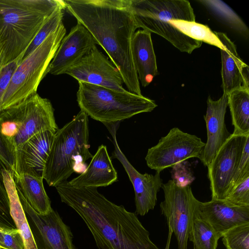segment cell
<instances>
[{"label": "cell", "mask_w": 249, "mask_h": 249, "mask_svg": "<svg viewBox=\"0 0 249 249\" xmlns=\"http://www.w3.org/2000/svg\"><path fill=\"white\" fill-rule=\"evenodd\" d=\"M138 28L155 33L182 52L191 54L202 42L193 39L177 29L172 20L195 21L194 10L186 0H130Z\"/></svg>", "instance_id": "8992f818"}, {"label": "cell", "mask_w": 249, "mask_h": 249, "mask_svg": "<svg viewBox=\"0 0 249 249\" xmlns=\"http://www.w3.org/2000/svg\"><path fill=\"white\" fill-rule=\"evenodd\" d=\"M194 249H197L196 248V247H194Z\"/></svg>", "instance_id": "74e56055"}, {"label": "cell", "mask_w": 249, "mask_h": 249, "mask_svg": "<svg viewBox=\"0 0 249 249\" xmlns=\"http://www.w3.org/2000/svg\"><path fill=\"white\" fill-rule=\"evenodd\" d=\"M66 9L83 25L120 71L128 91L142 95L131 54L138 27L130 0H64Z\"/></svg>", "instance_id": "7a4b0ae2"}, {"label": "cell", "mask_w": 249, "mask_h": 249, "mask_svg": "<svg viewBox=\"0 0 249 249\" xmlns=\"http://www.w3.org/2000/svg\"><path fill=\"white\" fill-rule=\"evenodd\" d=\"M214 32L224 48L220 49L223 93L228 95L240 88L249 89V66L239 57L235 45L226 34Z\"/></svg>", "instance_id": "ac0fdd59"}, {"label": "cell", "mask_w": 249, "mask_h": 249, "mask_svg": "<svg viewBox=\"0 0 249 249\" xmlns=\"http://www.w3.org/2000/svg\"><path fill=\"white\" fill-rule=\"evenodd\" d=\"M249 137L232 133L207 166L212 199L226 198Z\"/></svg>", "instance_id": "7c38bea8"}, {"label": "cell", "mask_w": 249, "mask_h": 249, "mask_svg": "<svg viewBox=\"0 0 249 249\" xmlns=\"http://www.w3.org/2000/svg\"><path fill=\"white\" fill-rule=\"evenodd\" d=\"M88 116L79 113L55 132L42 177L49 186L67 181L80 165L93 157L89 151Z\"/></svg>", "instance_id": "277c9868"}, {"label": "cell", "mask_w": 249, "mask_h": 249, "mask_svg": "<svg viewBox=\"0 0 249 249\" xmlns=\"http://www.w3.org/2000/svg\"><path fill=\"white\" fill-rule=\"evenodd\" d=\"M25 53H21L16 59L6 65L0 62V112L2 100L11 78L22 61Z\"/></svg>", "instance_id": "d6a6232c"}, {"label": "cell", "mask_w": 249, "mask_h": 249, "mask_svg": "<svg viewBox=\"0 0 249 249\" xmlns=\"http://www.w3.org/2000/svg\"><path fill=\"white\" fill-rule=\"evenodd\" d=\"M67 74L78 82H85L120 92H126L122 75L108 57L96 46L79 62L69 68Z\"/></svg>", "instance_id": "5bb4252c"}, {"label": "cell", "mask_w": 249, "mask_h": 249, "mask_svg": "<svg viewBox=\"0 0 249 249\" xmlns=\"http://www.w3.org/2000/svg\"><path fill=\"white\" fill-rule=\"evenodd\" d=\"M171 23L181 32L195 40L213 45L220 49L224 46L215 34L207 25L196 21L172 20Z\"/></svg>", "instance_id": "484cf974"}, {"label": "cell", "mask_w": 249, "mask_h": 249, "mask_svg": "<svg viewBox=\"0 0 249 249\" xmlns=\"http://www.w3.org/2000/svg\"><path fill=\"white\" fill-rule=\"evenodd\" d=\"M66 9L63 3L59 6L46 20L35 38L27 48L22 59L27 57L37 49L53 32L63 23L64 10Z\"/></svg>", "instance_id": "4316f807"}, {"label": "cell", "mask_w": 249, "mask_h": 249, "mask_svg": "<svg viewBox=\"0 0 249 249\" xmlns=\"http://www.w3.org/2000/svg\"><path fill=\"white\" fill-rule=\"evenodd\" d=\"M63 3L57 0H0V62L25 53L43 24Z\"/></svg>", "instance_id": "3957f363"}, {"label": "cell", "mask_w": 249, "mask_h": 249, "mask_svg": "<svg viewBox=\"0 0 249 249\" xmlns=\"http://www.w3.org/2000/svg\"><path fill=\"white\" fill-rule=\"evenodd\" d=\"M15 167L14 156L0 133V169L12 172Z\"/></svg>", "instance_id": "e575fe53"}, {"label": "cell", "mask_w": 249, "mask_h": 249, "mask_svg": "<svg viewBox=\"0 0 249 249\" xmlns=\"http://www.w3.org/2000/svg\"><path fill=\"white\" fill-rule=\"evenodd\" d=\"M207 110L204 116L207 128V140L199 159L205 166L212 162L217 151L231 136L225 123L228 107V94H223L217 100L209 96Z\"/></svg>", "instance_id": "e0dca14e"}, {"label": "cell", "mask_w": 249, "mask_h": 249, "mask_svg": "<svg viewBox=\"0 0 249 249\" xmlns=\"http://www.w3.org/2000/svg\"><path fill=\"white\" fill-rule=\"evenodd\" d=\"M115 169L106 145H101L87 168L68 183L74 187H106L117 180Z\"/></svg>", "instance_id": "ffe728a7"}, {"label": "cell", "mask_w": 249, "mask_h": 249, "mask_svg": "<svg viewBox=\"0 0 249 249\" xmlns=\"http://www.w3.org/2000/svg\"><path fill=\"white\" fill-rule=\"evenodd\" d=\"M172 234V231L170 229L168 228V238L167 240L166 246L164 249H169Z\"/></svg>", "instance_id": "8d00e7d4"}, {"label": "cell", "mask_w": 249, "mask_h": 249, "mask_svg": "<svg viewBox=\"0 0 249 249\" xmlns=\"http://www.w3.org/2000/svg\"><path fill=\"white\" fill-rule=\"evenodd\" d=\"M119 123L104 124L113 138L114 149L111 158L118 159L127 174L134 190L136 212L143 216L154 208L157 201V194L163 184L162 180L160 173L156 172L154 175L141 174L128 160L121 150L116 139V127Z\"/></svg>", "instance_id": "4fadbf2b"}, {"label": "cell", "mask_w": 249, "mask_h": 249, "mask_svg": "<svg viewBox=\"0 0 249 249\" xmlns=\"http://www.w3.org/2000/svg\"><path fill=\"white\" fill-rule=\"evenodd\" d=\"M131 54L139 80L142 86L145 87L158 73L150 32L139 30L134 33L131 41Z\"/></svg>", "instance_id": "44dd1931"}, {"label": "cell", "mask_w": 249, "mask_h": 249, "mask_svg": "<svg viewBox=\"0 0 249 249\" xmlns=\"http://www.w3.org/2000/svg\"><path fill=\"white\" fill-rule=\"evenodd\" d=\"M161 188L164 196L160 204L161 213L176 237L178 249H187L195 198L191 187L178 186L171 179L163 184Z\"/></svg>", "instance_id": "30bf717a"}, {"label": "cell", "mask_w": 249, "mask_h": 249, "mask_svg": "<svg viewBox=\"0 0 249 249\" xmlns=\"http://www.w3.org/2000/svg\"><path fill=\"white\" fill-rule=\"evenodd\" d=\"M194 211L207 222L219 239L228 230L249 223V206H237L225 200L211 199L202 202L195 197Z\"/></svg>", "instance_id": "2e32d148"}, {"label": "cell", "mask_w": 249, "mask_h": 249, "mask_svg": "<svg viewBox=\"0 0 249 249\" xmlns=\"http://www.w3.org/2000/svg\"><path fill=\"white\" fill-rule=\"evenodd\" d=\"M232 133L235 135L249 134V89L242 88L232 91L228 95Z\"/></svg>", "instance_id": "cb8c5ba5"}, {"label": "cell", "mask_w": 249, "mask_h": 249, "mask_svg": "<svg viewBox=\"0 0 249 249\" xmlns=\"http://www.w3.org/2000/svg\"><path fill=\"white\" fill-rule=\"evenodd\" d=\"M205 145L196 136L173 127L148 149L145 160L148 167L160 173L188 159H199Z\"/></svg>", "instance_id": "9c48e42d"}, {"label": "cell", "mask_w": 249, "mask_h": 249, "mask_svg": "<svg viewBox=\"0 0 249 249\" xmlns=\"http://www.w3.org/2000/svg\"><path fill=\"white\" fill-rule=\"evenodd\" d=\"M55 133L47 130L29 139L15 161L13 174L28 173L42 177Z\"/></svg>", "instance_id": "d6986e66"}, {"label": "cell", "mask_w": 249, "mask_h": 249, "mask_svg": "<svg viewBox=\"0 0 249 249\" xmlns=\"http://www.w3.org/2000/svg\"><path fill=\"white\" fill-rule=\"evenodd\" d=\"M188 162L185 160L173 166L171 173L172 179L180 187L190 185L195 179V177L190 168Z\"/></svg>", "instance_id": "1f68e13d"}, {"label": "cell", "mask_w": 249, "mask_h": 249, "mask_svg": "<svg viewBox=\"0 0 249 249\" xmlns=\"http://www.w3.org/2000/svg\"><path fill=\"white\" fill-rule=\"evenodd\" d=\"M16 189L38 213L45 215L53 209L45 190L43 177L28 173L13 174Z\"/></svg>", "instance_id": "7402d4cb"}, {"label": "cell", "mask_w": 249, "mask_h": 249, "mask_svg": "<svg viewBox=\"0 0 249 249\" xmlns=\"http://www.w3.org/2000/svg\"><path fill=\"white\" fill-rule=\"evenodd\" d=\"M78 84L76 100L81 110L103 124L118 123L157 107L154 100L128 90L120 92L81 82Z\"/></svg>", "instance_id": "52a82bcc"}, {"label": "cell", "mask_w": 249, "mask_h": 249, "mask_svg": "<svg viewBox=\"0 0 249 249\" xmlns=\"http://www.w3.org/2000/svg\"><path fill=\"white\" fill-rule=\"evenodd\" d=\"M8 195L11 216L24 241L26 249H36L23 207L20 201L11 171L1 169Z\"/></svg>", "instance_id": "603a6c76"}, {"label": "cell", "mask_w": 249, "mask_h": 249, "mask_svg": "<svg viewBox=\"0 0 249 249\" xmlns=\"http://www.w3.org/2000/svg\"><path fill=\"white\" fill-rule=\"evenodd\" d=\"M17 192L36 249H75L72 232L56 211L40 214Z\"/></svg>", "instance_id": "8fae6325"}, {"label": "cell", "mask_w": 249, "mask_h": 249, "mask_svg": "<svg viewBox=\"0 0 249 249\" xmlns=\"http://www.w3.org/2000/svg\"><path fill=\"white\" fill-rule=\"evenodd\" d=\"M0 228L7 230L17 229L11 214L9 198L0 169Z\"/></svg>", "instance_id": "f546056e"}, {"label": "cell", "mask_w": 249, "mask_h": 249, "mask_svg": "<svg viewBox=\"0 0 249 249\" xmlns=\"http://www.w3.org/2000/svg\"><path fill=\"white\" fill-rule=\"evenodd\" d=\"M221 237L226 249H249V223L231 229Z\"/></svg>", "instance_id": "f1b7e54d"}, {"label": "cell", "mask_w": 249, "mask_h": 249, "mask_svg": "<svg viewBox=\"0 0 249 249\" xmlns=\"http://www.w3.org/2000/svg\"><path fill=\"white\" fill-rule=\"evenodd\" d=\"M62 202L73 209L92 235L98 249H160L136 214L100 193L96 187H55Z\"/></svg>", "instance_id": "6da1fadb"}, {"label": "cell", "mask_w": 249, "mask_h": 249, "mask_svg": "<svg viewBox=\"0 0 249 249\" xmlns=\"http://www.w3.org/2000/svg\"><path fill=\"white\" fill-rule=\"evenodd\" d=\"M237 206H249V175L234 185L224 199Z\"/></svg>", "instance_id": "4dcf8cb0"}, {"label": "cell", "mask_w": 249, "mask_h": 249, "mask_svg": "<svg viewBox=\"0 0 249 249\" xmlns=\"http://www.w3.org/2000/svg\"><path fill=\"white\" fill-rule=\"evenodd\" d=\"M54 111L50 101L36 92L0 112V133L14 156L15 162L31 138L45 131H57Z\"/></svg>", "instance_id": "5b68a950"}, {"label": "cell", "mask_w": 249, "mask_h": 249, "mask_svg": "<svg viewBox=\"0 0 249 249\" xmlns=\"http://www.w3.org/2000/svg\"><path fill=\"white\" fill-rule=\"evenodd\" d=\"M205 6L225 21L228 25L244 35H248L246 25L234 11L225 3L219 0H200Z\"/></svg>", "instance_id": "83f0119b"}, {"label": "cell", "mask_w": 249, "mask_h": 249, "mask_svg": "<svg viewBox=\"0 0 249 249\" xmlns=\"http://www.w3.org/2000/svg\"><path fill=\"white\" fill-rule=\"evenodd\" d=\"M8 230L0 228V249H5L4 243L6 234Z\"/></svg>", "instance_id": "d590c367"}, {"label": "cell", "mask_w": 249, "mask_h": 249, "mask_svg": "<svg viewBox=\"0 0 249 249\" xmlns=\"http://www.w3.org/2000/svg\"><path fill=\"white\" fill-rule=\"evenodd\" d=\"M188 239L197 249H216L219 238L210 225L193 210Z\"/></svg>", "instance_id": "d4e9b609"}, {"label": "cell", "mask_w": 249, "mask_h": 249, "mask_svg": "<svg viewBox=\"0 0 249 249\" xmlns=\"http://www.w3.org/2000/svg\"><path fill=\"white\" fill-rule=\"evenodd\" d=\"M248 175H249V137L247 138L245 143L240 161L231 183L228 194L234 185Z\"/></svg>", "instance_id": "836d02e7"}, {"label": "cell", "mask_w": 249, "mask_h": 249, "mask_svg": "<svg viewBox=\"0 0 249 249\" xmlns=\"http://www.w3.org/2000/svg\"><path fill=\"white\" fill-rule=\"evenodd\" d=\"M96 43L88 30L78 23L62 39L45 72L54 75L65 74L71 66L87 55Z\"/></svg>", "instance_id": "9a60e30c"}, {"label": "cell", "mask_w": 249, "mask_h": 249, "mask_svg": "<svg viewBox=\"0 0 249 249\" xmlns=\"http://www.w3.org/2000/svg\"><path fill=\"white\" fill-rule=\"evenodd\" d=\"M66 33V28L62 23L37 49L22 59L4 94L0 112L36 92Z\"/></svg>", "instance_id": "ba28073f"}]
</instances>
